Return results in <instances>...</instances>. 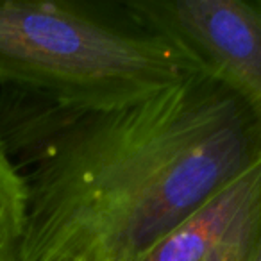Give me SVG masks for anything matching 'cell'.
I'll return each instance as SVG.
<instances>
[{
	"instance_id": "cell-1",
	"label": "cell",
	"mask_w": 261,
	"mask_h": 261,
	"mask_svg": "<svg viewBox=\"0 0 261 261\" xmlns=\"http://www.w3.org/2000/svg\"><path fill=\"white\" fill-rule=\"evenodd\" d=\"M0 143L23 177L20 261H135L261 158V123L200 70L79 108L4 90Z\"/></svg>"
},
{
	"instance_id": "cell-2",
	"label": "cell",
	"mask_w": 261,
	"mask_h": 261,
	"mask_svg": "<svg viewBox=\"0 0 261 261\" xmlns=\"http://www.w3.org/2000/svg\"><path fill=\"white\" fill-rule=\"evenodd\" d=\"M47 0L0 2V86L79 108H106L181 83L197 66L123 13Z\"/></svg>"
},
{
	"instance_id": "cell-3",
	"label": "cell",
	"mask_w": 261,
	"mask_h": 261,
	"mask_svg": "<svg viewBox=\"0 0 261 261\" xmlns=\"http://www.w3.org/2000/svg\"><path fill=\"white\" fill-rule=\"evenodd\" d=\"M138 25L163 36L261 123V0H130Z\"/></svg>"
},
{
	"instance_id": "cell-4",
	"label": "cell",
	"mask_w": 261,
	"mask_h": 261,
	"mask_svg": "<svg viewBox=\"0 0 261 261\" xmlns=\"http://www.w3.org/2000/svg\"><path fill=\"white\" fill-rule=\"evenodd\" d=\"M254 165L190 220L174 229L135 261H199L217 227L245 195L254 174Z\"/></svg>"
},
{
	"instance_id": "cell-5",
	"label": "cell",
	"mask_w": 261,
	"mask_h": 261,
	"mask_svg": "<svg viewBox=\"0 0 261 261\" xmlns=\"http://www.w3.org/2000/svg\"><path fill=\"white\" fill-rule=\"evenodd\" d=\"M261 232V158L238 206L224 218L199 261H254Z\"/></svg>"
},
{
	"instance_id": "cell-6",
	"label": "cell",
	"mask_w": 261,
	"mask_h": 261,
	"mask_svg": "<svg viewBox=\"0 0 261 261\" xmlns=\"http://www.w3.org/2000/svg\"><path fill=\"white\" fill-rule=\"evenodd\" d=\"M25 215L23 177L0 143V261H20Z\"/></svg>"
},
{
	"instance_id": "cell-7",
	"label": "cell",
	"mask_w": 261,
	"mask_h": 261,
	"mask_svg": "<svg viewBox=\"0 0 261 261\" xmlns=\"http://www.w3.org/2000/svg\"><path fill=\"white\" fill-rule=\"evenodd\" d=\"M254 261H261V232H259V240H257V249H256V256Z\"/></svg>"
}]
</instances>
